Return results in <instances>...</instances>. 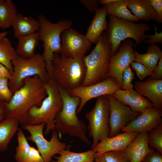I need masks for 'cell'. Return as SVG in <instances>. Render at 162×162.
Wrapping results in <instances>:
<instances>
[{
	"instance_id": "2",
	"label": "cell",
	"mask_w": 162,
	"mask_h": 162,
	"mask_svg": "<svg viewBox=\"0 0 162 162\" xmlns=\"http://www.w3.org/2000/svg\"><path fill=\"white\" fill-rule=\"evenodd\" d=\"M62 100V107L56 116L54 129L58 133L59 138L63 134H68L78 138L88 145L91 142L87 135V128L84 123L77 116L76 110L80 98L71 96L68 91L58 87Z\"/></svg>"
},
{
	"instance_id": "4",
	"label": "cell",
	"mask_w": 162,
	"mask_h": 162,
	"mask_svg": "<svg viewBox=\"0 0 162 162\" xmlns=\"http://www.w3.org/2000/svg\"><path fill=\"white\" fill-rule=\"evenodd\" d=\"M38 20L40 24V28L38 32L39 40L43 42L42 55L49 77L52 78V61L54 54H60V52L61 34L64 30L71 28L73 22L70 19H63L53 23L42 15L38 16Z\"/></svg>"
},
{
	"instance_id": "8",
	"label": "cell",
	"mask_w": 162,
	"mask_h": 162,
	"mask_svg": "<svg viewBox=\"0 0 162 162\" xmlns=\"http://www.w3.org/2000/svg\"><path fill=\"white\" fill-rule=\"evenodd\" d=\"M13 72L9 80L8 86L13 94L23 85L24 80L35 75L47 81L50 78L42 54L35 53L32 57L18 56L12 61Z\"/></svg>"
},
{
	"instance_id": "31",
	"label": "cell",
	"mask_w": 162,
	"mask_h": 162,
	"mask_svg": "<svg viewBox=\"0 0 162 162\" xmlns=\"http://www.w3.org/2000/svg\"><path fill=\"white\" fill-rule=\"evenodd\" d=\"M148 145L162 153V124L148 132Z\"/></svg>"
},
{
	"instance_id": "25",
	"label": "cell",
	"mask_w": 162,
	"mask_h": 162,
	"mask_svg": "<svg viewBox=\"0 0 162 162\" xmlns=\"http://www.w3.org/2000/svg\"><path fill=\"white\" fill-rule=\"evenodd\" d=\"M19 122L16 118H5L0 123V151L4 152L18 128Z\"/></svg>"
},
{
	"instance_id": "14",
	"label": "cell",
	"mask_w": 162,
	"mask_h": 162,
	"mask_svg": "<svg viewBox=\"0 0 162 162\" xmlns=\"http://www.w3.org/2000/svg\"><path fill=\"white\" fill-rule=\"evenodd\" d=\"M109 106V137L120 133L132 120L140 114L133 111L130 108L121 103L112 95H107Z\"/></svg>"
},
{
	"instance_id": "9",
	"label": "cell",
	"mask_w": 162,
	"mask_h": 162,
	"mask_svg": "<svg viewBox=\"0 0 162 162\" xmlns=\"http://www.w3.org/2000/svg\"><path fill=\"white\" fill-rule=\"evenodd\" d=\"M89 134L93 139L91 149L102 139L109 137V106L107 95L98 97L94 108L86 115Z\"/></svg>"
},
{
	"instance_id": "17",
	"label": "cell",
	"mask_w": 162,
	"mask_h": 162,
	"mask_svg": "<svg viewBox=\"0 0 162 162\" xmlns=\"http://www.w3.org/2000/svg\"><path fill=\"white\" fill-rule=\"evenodd\" d=\"M123 104L129 106L133 112L141 114L147 108L153 107L152 103L133 88L119 89L112 95Z\"/></svg>"
},
{
	"instance_id": "39",
	"label": "cell",
	"mask_w": 162,
	"mask_h": 162,
	"mask_svg": "<svg viewBox=\"0 0 162 162\" xmlns=\"http://www.w3.org/2000/svg\"><path fill=\"white\" fill-rule=\"evenodd\" d=\"M150 5L157 13L160 22H162V0H148Z\"/></svg>"
},
{
	"instance_id": "43",
	"label": "cell",
	"mask_w": 162,
	"mask_h": 162,
	"mask_svg": "<svg viewBox=\"0 0 162 162\" xmlns=\"http://www.w3.org/2000/svg\"><path fill=\"white\" fill-rule=\"evenodd\" d=\"M6 116L5 102L0 100V123L3 121Z\"/></svg>"
},
{
	"instance_id": "6",
	"label": "cell",
	"mask_w": 162,
	"mask_h": 162,
	"mask_svg": "<svg viewBox=\"0 0 162 162\" xmlns=\"http://www.w3.org/2000/svg\"><path fill=\"white\" fill-rule=\"evenodd\" d=\"M90 53L83 60L86 73L82 86H87L101 82L106 78L111 56V46L104 32Z\"/></svg>"
},
{
	"instance_id": "49",
	"label": "cell",
	"mask_w": 162,
	"mask_h": 162,
	"mask_svg": "<svg viewBox=\"0 0 162 162\" xmlns=\"http://www.w3.org/2000/svg\"><path fill=\"white\" fill-rule=\"evenodd\" d=\"M141 162H144L143 161H142Z\"/></svg>"
},
{
	"instance_id": "32",
	"label": "cell",
	"mask_w": 162,
	"mask_h": 162,
	"mask_svg": "<svg viewBox=\"0 0 162 162\" xmlns=\"http://www.w3.org/2000/svg\"><path fill=\"white\" fill-rule=\"evenodd\" d=\"M9 79L5 77H0V100L5 103L8 102L13 94L8 86Z\"/></svg>"
},
{
	"instance_id": "19",
	"label": "cell",
	"mask_w": 162,
	"mask_h": 162,
	"mask_svg": "<svg viewBox=\"0 0 162 162\" xmlns=\"http://www.w3.org/2000/svg\"><path fill=\"white\" fill-rule=\"evenodd\" d=\"M154 151L149 147L147 132L138 133L123 150L130 162H141L148 154Z\"/></svg>"
},
{
	"instance_id": "28",
	"label": "cell",
	"mask_w": 162,
	"mask_h": 162,
	"mask_svg": "<svg viewBox=\"0 0 162 162\" xmlns=\"http://www.w3.org/2000/svg\"><path fill=\"white\" fill-rule=\"evenodd\" d=\"M18 56L8 38L6 37L0 40V63L6 67L11 74L13 72L12 61Z\"/></svg>"
},
{
	"instance_id": "15",
	"label": "cell",
	"mask_w": 162,
	"mask_h": 162,
	"mask_svg": "<svg viewBox=\"0 0 162 162\" xmlns=\"http://www.w3.org/2000/svg\"><path fill=\"white\" fill-rule=\"evenodd\" d=\"M162 110L154 107L147 108L131 121L122 130L138 133L147 132L162 124Z\"/></svg>"
},
{
	"instance_id": "30",
	"label": "cell",
	"mask_w": 162,
	"mask_h": 162,
	"mask_svg": "<svg viewBox=\"0 0 162 162\" xmlns=\"http://www.w3.org/2000/svg\"><path fill=\"white\" fill-rule=\"evenodd\" d=\"M17 132L18 144L16 148L15 159L16 162H26L31 146L23 131L18 128Z\"/></svg>"
},
{
	"instance_id": "34",
	"label": "cell",
	"mask_w": 162,
	"mask_h": 162,
	"mask_svg": "<svg viewBox=\"0 0 162 162\" xmlns=\"http://www.w3.org/2000/svg\"><path fill=\"white\" fill-rule=\"evenodd\" d=\"M130 65L135 71L137 76L141 80L146 76H151L153 74L152 71L140 63L133 61L130 62Z\"/></svg>"
},
{
	"instance_id": "11",
	"label": "cell",
	"mask_w": 162,
	"mask_h": 162,
	"mask_svg": "<svg viewBox=\"0 0 162 162\" xmlns=\"http://www.w3.org/2000/svg\"><path fill=\"white\" fill-rule=\"evenodd\" d=\"M61 44V55L68 58L83 59L90 50L92 44L85 35L71 27L62 33Z\"/></svg>"
},
{
	"instance_id": "18",
	"label": "cell",
	"mask_w": 162,
	"mask_h": 162,
	"mask_svg": "<svg viewBox=\"0 0 162 162\" xmlns=\"http://www.w3.org/2000/svg\"><path fill=\"white\" fill-rule=\"evenodd\" d=\"M136 132H125L101 140L92 149L99 154L110 151L124 150L137 134Z\"/></svg>"
},
{
	"instance_id": "5",
	"label": "cell",
	"mask_w": 162,
	"mask_h": 162,
	"mask_svg": "<svg viewBox=\"0 0 162 162\" xmlns=\"http://www.w3.org/2000/svg\"><path fill=\"white\" fill-rule=\"evenodd\" d=\"M52 65V78L58 87L68 91L82 86L86 73L83 59L68 58L55 53Z\"/></svg>"
},
{
	"instance_id": "47",
	"label": "cell",
	"mask_w": 162,
	"mask_h": 162,
	"mask_svg": "<svg viewBox=\"0 0 162 162\" xmlns=\"http://www.w3.org/2000/svg\"><path fill=\"white\" fill-rule=\"evenodd\" d=\"M1 28H2L1 26V23H0V30Z\"/></svg>"
},
{
	"instance_id": "35",
	"label": "cell",
	"mask_w": 162,
	"mask_h": 162,
	"mask_svg": "<svg viewBox=\"0 0 162 162\" xmlns=\"http://www.w3.org/2000/svg\"><path fill=\"white\" fill-rule=\"evenodd\" d=\"M134 77V75L132 71L130 65H129L123 72L121 89L124 90L133 88L134 86L132 84V82Z\"/></svg>"
},
{
	"instance_id": "16",
	"label": "cell",
	"mask_w": 162,
	"mask_h": 162,
	"mask_svg": "<svg viewBox=\"0 0 162 162\" xmlns=\"http://www.w3.org/2000/svg\"><path fill=\"white\" fill-rule=\"evenodd\" d=\"M134 87L137 92L152 103L154 107L162 110V80L150 76L144 82H136Z\"/></svg>"
},
{
	"instance_id": "1",
	"label": "cell",
	"mask_w": 162,
	"mask_h": 162,
	"mask_svg": "<svg viewBox=\"0 0 162 162\" xmlns=\"http://www.w3.org/2000/svg\"><path fill=\"white\" fill-rule=\"evenodd\" d=\"M45 82L37 75L25 79L22 86L13 94L8 102L5 103V118H15L19 123L25 124L28 110L33 106H39L47 96Z\"/></svg>"
},
{
	"instance_id": "21",
	"label": "cell",
	"mask_w": 162,
	"mask_h": 162,
	"mask_svg": "<svg viewBox=\"0 0 162 162\" xmlns=\"http://www.w3.org/2000/svg\"><path fill=\"white\" fill-rule=\"evenodd\" d=\"M12 26L14 36L17 38L38 32L40 28V24L38 20L17 13Z\"/></svg>"
},
{
	"instance_id": "29",
	"label": "cell",
	"mask_w": 162,
	"mask_h": 162,
	"mask_svg": "<svg viewBox=\"0 0 162 162\" xmlns=\"http://www.w3.org/2000/svg\"><path fill=\"white\" fill-rule=\"evenodd\" d=\"M16 6L11 0L0 2V22L1 28L6 29L12 26L17 14Z\"/></svg>"
},
{
	"instance_id": "42",
	"label": "cell",
	"mask_w": 162,
	"mask_h": 162,
	"mask_svg": "<svg viewBox=\"0 0 162 162\" xmlns=\"http://www.w3.org/2000/svg\"><path fill=\"white\" fill-rule=\"evenodd\" d=\"M11 75V74L8 68L0 63V77H6L9 80Z\"/></svg>"
},
{
	"instance_id": "46",
	"label": "cell",
	"mask_w": 162,
	"mask_h": 162,
	"mask_svg": "<svg viewBox=\"0 0 162 162\" xmlns=\"http://www.w3.org/2000/svg\"><path fill=\"white\" fill-rule=\"evenodd\" d=\"M8 34V32L6 31H4L0 32V40L6 37Z\"/></svg>"
},
{
	"instance_id": "7",
	"label": "cell",
	"mask_w": 162,
	"mask_h": 162,
	"mask_svg": "<svg viewBox=\"0 0 162 162\" xmlns=\"http://www.w3.org/2000/svg\"><path fill=\"white\" fill-rule=\"evenodd\" d=\"M106 34L111 46V56L117 52L122 41L130 38L136 42L135 47L149 38V35L145 34L151 28L146 24H137L123 20L114 16L108 15Z\"/></svg>"
},
{
	"instance_id": "36",
	"label": "cell",
	"mask_w": 162,
	"mask_h": 162,
	"mask_svg": "<svg viewBox=\"0 0 162 162\" xmlns=\"http://www.w3.org/2000/svg\"><path fill=\"white\" fill-rule=\"evenodd\" d=\"M26 162H45L38 149L31 146Z\"/></svg>"
},
{
	"instance_id": "26",
	"label": "cell",
	"mask_w": 162,
	"mask_h": 162,
	"mask_svg": "<svg viewBox=\"0 0 162 162\" xmlns=\"http://www.w3.org/2000/svg\"><path fill=\"white\" fill-rule=\"evenodd\" d=\"M128 0H117L105 6L107 15L124 21L137 22L138 20L133 14L127 7Z\"/></svg>"
},
{
	"instance_id": "45",
	"label": "cell",
	"mask_w": 162,
	"mask_h": 162,
	"mask_svg": "<svg viewBox=\"0 0 162 162\" xmlns=\"http://www.w3.org/2000/svg\"><path fill=\"white\" fill-rule=\"evenodd\" d=\"M117 0H100L98 1L99 4L101 5H105L116 2Z\"/></svg>"
},
{
	"instance_id": "38",
	"label": "cell",
	"mask_w": 162,
	"mask_h": 162,
	"mask_svg": "<svg viewBox=\"0 0 162 162\" xmlns=\"http://www.w3.org/2000/svg\"><path fill=\"white\" fill-rule=\"evenodd\" d=\"M79 1L91 13H95L98 8L97 0H80Z\"/></svg>"
},
{
	"instance_id": "20",
	"label": "cell",
	"mask_w": 162,
	"mask_h": 162,
	"mask_svg": "<svg viewBox=\"0 0 162 162\" xmlns=\"http://www.w3.org/2000/svg\"><path fill=\"white\" fill-rule=\"evenodd\" d=\"M106 7L104 5L98 8L95 12L94 16L85 34L89 41L96 44L104 31L106 30L108 22Z\"/></svg>"
},
{
	"instance_id": "37",
	"label": "cell",
	"mask_w": 162,
	"mask_h": 162,
	"mask_svg": "<svg viewBox=\"0 0 162 162\" xmlns=\"http://www.w3.org/2000/svg\"><path fill=\"white\" fill-rule=\"evenodd\" d=\"M153 26L154 28L155 34L152 35H149V38L148 40H144L143 42L149 44H155L156 43L162 44V32L158 33L156 26L153 24Z\"/></svg>"
},
{
	"instance_id": "40",
	"label": "cell",
	"mask_w": 162,
	"mask_h": 162,
	"mask_svg": "<svg viewBox=\"0 0 162 162\" xmlns=\"http://www.w3.org/2000/svg\"><path fill=\"white\" fill-rule=\"evenodd\" d=\"M144 162H162V153L154 151L148 154L144 158Z\"/></svg>"
},
{
	"instance_id": "13",
	"label": "cell",
	"mask_w": 162,
	"mask_h": 162,
	"mask_svg": "<svg viewBox=\"0 0 162 162\" xmlns=\"http://www.w3.org/2000/svg\"><path fill=\"white\" fill-rule=\"evenodd\" d=\"M134 41L130 39L123 40L117 52L111 56L106 77H112L117 82L121 89L123 72L131 62L135 61L136 55L133 47Z\"/></svg>"
},
{
	"instance_id": "24",
	"label": "cell",
	"mask_w": 162,
	"mask_h": 162,
	"mask_svg": "<svg viewBox=\"0 0 162 162\" xmlns=\"http://www.w3.org/2000/svg\"><path fill=\"white\" fill-rule=\"evenodd\" d=\"M135 62L140 63L153 72L162 56V51L156 44H149L147 48V52L144 54L135 51Z\"/></svg>"
},
{
	"instance_id": "48",
	"label": "cell",
	"mask_w": 162,
	"mask_h": 162,
	"mask_svg": "<svg viewBox=\"0 0 162 162\" xmlns=\"http://www.w3.org/2000/svg\"><path fill=\"white\" fill-rule=\"evenodd\" d=\"M2 1H3V0H0V2H2Z\"/></svg>"
},
{
	"instance_id": "10",
	"label": "cell",
	"mask_w": 162,
	"mask_h": 162,
	"mask_svg": "<svg viewBox=\"0 0 162 162\" xmlns=\"http://www.w3.org/2000/svg\"><path fill=\"white\" fill-rule=\"evenodd\" d=\"M45 125V123L34 125L25 124L22 125V127L30 134V135L28 136L27 139L36 144L44 162H51L52 157L70 146L59 140L58 133L54 129L52 130L50 140H46L44 136L43 131Z\"/></svg>"
},
{
	"instance_id": "22",
	"label": "cell",
	"mask_w": 162,
	"mask_h": 162,
	"mask_svg": "<svg viewBox=\"0 0 162 162\" xmlns=\"http://www.w3.org/2000/svg\"><path fill=\"white\" fill-rule=\"evenodd\" d=\"M127 7L138 20L160 22L157 13L148 0H128Z\"/></svg>"
},
{
	"instance_id": "12",
	"label": "cell",
	"mask_w": 162,
	"mask_h": 162,
	"mask_svg": "<svg viewBox=\"0 0 162 162\" xmlns=\"http://www.w3.org/2000/svg\"><path fill=\"white\" fill-rule=\"evenodd\" d=\"M119 89L116 80L110 77L98 83L87 86H81L68 92L71 96L77 97L80 99L76 110L78 114L82 111L86 104L90 100L104 95H112Z\"/></svg>"
},
{
	"instance_id": "33",
	"label": "cell",
	"mask_w": 162,
	"mask_h": 162,
	"mask_svg": "<svg viewBox=\"0 0 162 162\" xmlns=\"http://www.w3.org/2000/svg\"><path fill=\"white\" fill-rule=\"evenodd\" d=\"M102 154L106 162H130L123 151H110Z\"/></svg>"
},
{
	"instance_id": "23",
	"label": "cell",
	"mask_w": 162,
	"mask_h": 162,
	"mask_svg": "<svg viewBox=\"0 0 162 162\" xmlns=\"http://www.w3.org/2000/svg\"><path fill=\"white\" fill-rule=\"evenodd\" d=\"M17 39L18 43L16 50L18 56L24 58L33 56L39 41L38 32Z\"/></svg>"
},
{
	"instance_id": "27",
	"label": "cell",
	"mask_w": 162,
	"mask_h": 162,
	"mask_svg": "<svg viewBox=\"0 0 162 162\" xmlns=\"http://www.w3.org/2000/svg\"><path fill=\"white\" fill-rule=\"evenodd\" d=\"M95 152L93 149L82 152L71 151L69 147L61 151L59 156H54L56 160L51 162H94Z\"/></svg>"
},
{
	"instance_id": "44",
	"label": "cell",
	"mask_w": 162,
	"mask_h": 162,
	"mask_svg": "<svg viewBox=\"0 0 162 162\" xmlns=\"http://www.w3.org/2000/svg\"><path fill=\"white\" fill-rule=\"evenodd\" d=\"M94 161L96 162H106L102 154H99L96 153L94 155Z\"/></svg>"
},
{
	"instance_id": "3",
	"label": "cell",
	"mask_w": 162,
	"mask_h": 162,
	"mask_svg": "<svg viewBox=\"0 0 162 162\" xmlns=\"http://www.w3.org/2000/svg\"><path fill=\"white\" fill-rule=\"evenodd\" d=\"M47 94L39 106H34L27 112L25 124L30 125L45 123L44 134L48 135L54 129L56 117L62 107V100L58 87L53 79L50 78L45 83Z\"/></svg>"
},
{
	"instance_id": "41",
	"label": "cell",
	"mask_w": 162,
	"mask_h": 162,
	"mask_svg": "<svg viewBox=\"0 0 162 162\" xmlns=\"http://www.w3.org/2000/svg\"><path fill=\"white\" fill-rule=\"evenodd\" d=\"M151 77L157 80H162V56L160 58Z\"/></svg>"
}]
</instances>
